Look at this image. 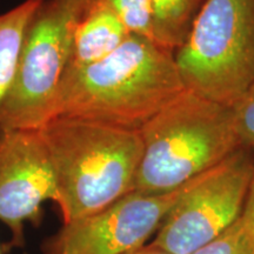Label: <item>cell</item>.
<instances>
[{
    "label": "cell",
    "mask_w": 254,
    "mask_h": 254,
    "mask_svg": "<svg viewBox=\"0 0 254 254\" xmlns=\"http://www.w3.org/2000/svg\"><path fill=\"white\" fill-rule=\"evenodd\" d=\"M185 90L173 51L129 34L100 62L66 69L52 118L66 117L140 131Z\"/></svg>",
    "instance_id": "1"
},
{
    "label": "cell",
    "mask_w": 254,
    "mask_h": 254,
    "mask_svg": "<svg viewBox=\"0 0 254 254\" xmlns=\"http://www.w3.org/2000/svg\"><path fill=\"white\" fill-rule=\"evenodd\" d=\"M57 183L63 222L100 211L134 190L139 131L56 117L40 128Z\"/></svg>",
    "instance_id": "2"
},
{
    "label": "cell",
    "mask_w": 254,
    "mask_h": 254,
    "mask_svg": "<svg viewBox=\"0 0 254 254\" xmlns=\"http://www.w3.org/2000/svg\"><path fill=\"white\" fill-rule=\"evenodd\" d=\"M142 155L134 190H176L243 148L231 107L185 90L140 129Z\"/></svg>",
    "instance_id": "3"
},
{
    "label": "cell",
    "mask_w": 254,
    "mask_h": 254,
    "mask_svg": "<svg viewBox=\"0 0 254 254\" xmlns=\"http://www.w3.org/2000/svg\"><path fill=\"white\" fill-rule=\"evenodd\" d=\"M174 57L186 90L233 106L254 82V0H206Z\"/></svg>",
    "instance_id": "4"
},
{
    "label": "cell",
    "mask_w": 254,
    "mask_h": 254,
    "mask_svg": "<svg viewBox=\"0 0 254 254\" xmlns=\"http://www.w3.org/2000/svg\"><path fill=\"white\" fill-rule=\"evenodd\" d=\"M91 0H45L27 25L14 80L0 107L1 129H40L53 117L74 27Z\"/></svg>",
    "instance_id": "5"
},
{
    "label": "cell",
    "mask_w": 254,
    "mask_h": 254,
    "mask_svg": "<svg viewBox=\"0 0 254 254\" xmlns=\"http://www.w3.org/2000/svg\"><path fill=\"white\" fill-rule=\"evenodd\" d=\"M253 171V151L243 147L195 178L152 243L172 254H192L217 239L243 213Z\"/></svg>",
    "instance_id": "6"
},
{
    "label": "cell",
    "mask_w": 254,
    "mask_h": 254,
    "mask_svg": "<svg viewBox=\"0 0 254 254\" xmlns=\"http://www.w3.org/2000/svg\"><path fill=\"white\" fill-rule=\"evenodd\" d=\"M192 182L163 194L133 190L93 214L63 224L57 233L44 241L43 253H132L157 234L165 218Z\"/></svg>",
    "instance_id": "7"
},
{
    "label": "cell",
    "mask_w": 254,
    "mask_h": 254,
    "mask_svg": "<svg viewBox=\"0 0 254 254\" xmlns=\"http://www.w3.org/2000/svg\"><path fill=\"white\" fill-rule=\"evenodd\" d=\"M58 192L49 151L40 129L0 131V221L11 231L9 245L25 244L26 222L39 226L43 204Z\"/></svg>",
    "instance_id": "8"
},
{
    "label": "cell",
    "mask_w": 254,
    "mask_h": 254,
    "mask_svg": "<svg viewBox=\"0 0 254 254\" xmlns=\"http://www.w3.org/2000/svg\"><path fill=\"white\" fill-rule=\"evenodd\" d=\"M125 25L103 0H91L74 27L67 68L100 62L129 37Z\"/></svg>",
    "instance_id": "9"
},
{
    "label": "cell",
    "mask_w": 254,
    "mask_h": 254,
    "mask_svg": "<svg viewBox=\"0 0 254 254\" xmlns=\"http://www.w3.org/2000/svg\"><path fill=\"white\" fill-rule=\"evenodd\" d=\"M45 0H25L0 14V107L13 84L21 44L30 20Z\"/></svg>",
    "instance_id": "10"
},
{
    "label": "cell",
    "mask_w": 254,
    "mask_h": 254,
    "mask_svg": "<svg viewBox=\"0 0 254 254\" xmlns=\"http://www.w3.org/2000/svg\"><path fill=\"white\" fill-rule=\"evenodd\" d=\"M206 0H151L154 40L174 51L185 43Z\"/></svg>",
    "instance_id": "11"
},
{
    "label": "cell",
    "mask_w": 254,
    "mask_h": 254,
    "mask_svg": "<svg viewBox=\"0 0 254 254\" xmlns=\"http://www.w3.org/2000/svg\"><path fill=\"white\" fill-rule=\"evenodd\" d=\"M131 34L154 40L151 0H103ZM158 44V43H157Z\"/></svg>",
    "instance_id": "12"
},
{
    "label": "cell",
    "mask_w": 254,
    "mask_h": 254,
    "mask_svg": "<svg viewBox=\"0 0 254 254\" xmlns=\"http://www.w3.org/2000/svg\"><path fill=\"white\" fill-rule=\"evenodd\" d=\"M192 254H254V240L239 218L217 239Z\"/></svg>",
    "instance_id": "13"
},
{
    "label": "cell",
    "mask_w": 254,
    "mask_h": 254,
    "mask_svg": "<svg viewBox=\"0 0 254 254\" xmlns=\"http://www.w3.org/2000/svg\"><path fill=\"white\" fill-rule=\"evenodd\" d=\"M231 109L241 145L254 151V82Z\"/></svg>",
    "instance_id": "14"
},
{
    "label": "cell",
    "mask_w": 254,
    "mask_h": 254,
    "mask_svg": "<svg viewBox=\"0 0 254 254\" xmlns=\"http://www.w3.org/2000/svg\"><path fill=\"white\" fill-rule=\"evenodd\" d=\"M240 219L243 220L244 225L247 228V231L250 232L251 237L254 240V171L252 180L250 184V190L247 193V198L245 201V206H244L243 213L240 215Z\"/></svg>",
    "instance_id": "15"
},
{
    "label": "cell",
    "mask_w": 254,
    "mask_h": 254,
    "mask_svg": "<svg viewBox=\"0 0 254 254\" xmlns=\"http://www.w3.org/2000/svg\"><path fill=\"white\" fill-rule=\"evenodd\" d=\"M129 254H172V253L160 249V247L154 245V244L151 241L150 244H146V245L140 247V249L133 251V252Z\"/></svg>",
    "instance_id": "16"
},
{
    "label": "cell",
    "mask_w": 254,
    "mask_h": 254,
    "mask_svg": "<svg viewBox=\"0 0 254 254\" xmlns=\"http://www.w3.org/2000/svg\"><path fill=\"white\" fill-rule=\"evenodd\" d=\"M0 254H2V252H1V250H0Z\"/></svg>",
    "instance_id": "17"
}]
</instances>
